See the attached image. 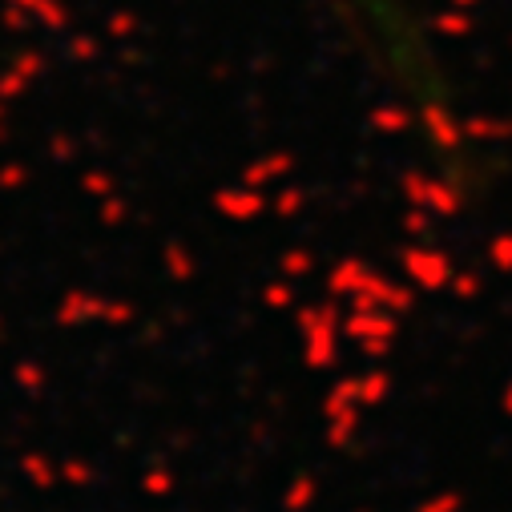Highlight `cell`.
<instances>
[{
    "instance_id": "6da1fadb",
    "label": "cell",
    "mask_w": 512,
    "mask_h": 512,
    "mask_svg": "<svg viewBox=\"0 0 512 512\" xmlns=\"http://www.w3.org/2000/svg\"><path fill=\"white\" fill-rule=\"evenodd\" d=\"M343 5H347V17H351L355 25L375 29V33H388V41H392L396 49H404V45H408V37L400 33L396 13H392L388 0H343Z\"/></svg>"
}]
</instances>
